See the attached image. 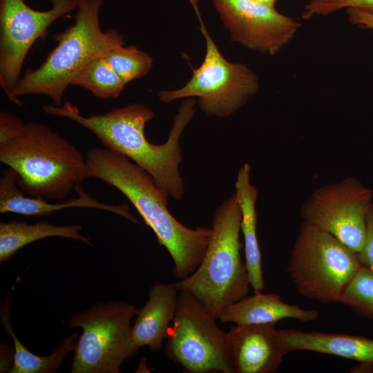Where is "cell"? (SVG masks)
I'll return each instance as SVG.
<instances>
[{"instance_id":"8","label":"cell","mask_w":373,"mask_h":373,"mask_svg":"<svg viewBox=\"0 0 373 373\" xmlns=\"http://www.w3.org/2000/svg\"><path fill=\"white\" fill-rule=\"evenodd\" d=\"M137 308L126 301L98 302L73 314L70 327H81L71 363L72 373H119L122 363L138 352L131 338Z\"/></svg>"},{"instance_id":"12","label":"cell","mask_w":373,"mask_h":373,"mask_svg":"<svg viewBox=\"0 0 373 373\" xmlns=\"http://www.w3.org/2000/svg\"><path fill=\"white\" fill-rule=\"evenodd\" d=\"M231 41L274 55L295 37L301 23L275 7L251 0H211Z\"/></svg>"},{"instance_id":"4","label":"cell","mask_w":373,"mask_h":373,"mask_svg":"<svg viewBox=\"0 0 373 373\" xmlns=\"http://www.w3.org/2000/svg\"><path fill=\"white\" fill-rule=\"evenodd\" d=\"M102 5L103 0H77L74 23L55 35L57 46L39 68L19 79L7 96L10 101L21 106L19 97L41 95L61 106L66 89L90 60L124 45V37L117 30L101 29Z\"/></svg>"},{"instance_id":"11","label":"cell","mask_w":373,"mask_h":373,"mask_svg":"<svg viewBox=\"0 0 373 373\" xmlns=\"http://www.w3.org/2000/svg\"><path fill=\"white\" fill-rule=\"evenodd\" d=\"M49 1L50 8L41 11L24 0H0V85L7 96L20 79L33 44L46 36L54 21L77 6V0Z\"/></svg>"},{"instance_id":"1","label":"cell","mask_w":373,"mask_h":373,"mask_svg":"<svg viewBox=\"0 0 373 373\" xmlns=\"http://www.w3.org/2000/svg\"><path fill=\"white\" fill-rule=\"evenodd\" d=\"M197 101L184 98L178 108L166 141L162 144L150 142L144 133L154 111L142 103H129L114 107L101 115L84 116L70 102L61 106L46 104L42 110L48 115L69 119L89 130L106 148L127 157L146 171L155 184L169 198H182L185 189L179 166L182 160L180 138L196 112Z\"/></svg>"},{"instance_id":"5","label":"cell","mask_w":373,"mask_h":373,"mask_svg":"<svg viewBox=\"0 0 373 373\" xmlns=\"http://www.w3.org/2000/svg\"><path fill=\"white\" fill-rule=\"evenodd\" d=\"M242 211L236 193L216 209L203 259L188 277L175 282L218 318L228 305L247 296L251 287L240 240Z\"/></svg>"},{"instance_id":"7","label":"cell","mask_w":373,"mask_h":373,"mask_svg":"<svg viewBox=\"0 0 373 373\" xmlns=\"http://www.w3.org/2000/svg\"><path fill=\"white\" fill-rule=\"evenodd\" d=\"M198 17L206 50L200 66L180 88L158 92L160 101L170 103L196 97L198 107L210 117H227L242 108L259 90V78L247 64L229 61L222 55L202 19L198 0H189Z\"/></svg>"},{"instance_id":"22","label":"cell","mask_w":373,"mask_h":373,"mask_svg":"<svg viewBox=\"0 0 373 373\" xmlns=\"http://www.w3.org/2000/svg\"><path fill=\"white\" fill-rule=\"evenodd\" d=\"M104 57L111 68L127 83L146 75L153 64L152 57L135 45L115 47Z\"/></svg>"},{"instance_id":"27","label":"cell","mask_w":373,"mask_h":373,"mask_svg":"<svg viewBox=\"0 0 373 373\" xmlns=\"http://www.w3.org/2000/svg\"><path fill=\"white\" fill-rule=\"evenodd\" d=\"M251 1L259 3H262L264 5H267L269 6H272V7H275V3L276 1V0H251Z\"/></svg>"},{"instance_id":"24","label":"cell","mask_w":373,"mask_h":373,"mask_svg":"<svg viewBox=\"0 0 373 373\" xmlns=\"http://www.w3.org/2000/svg\"><path fill=\"white\" fill-rule=\"evenodd\" d=\"M347 8H357L373 14V0H310L304 6L302 17L309 19Z\"/></svg>"},{"instance_id":"10","label":"cell","mask_w":373,"mask_h":373,"mask_svg":"<svg viewBox=\"0 0 373 373\" xmlns=\"http://www.w3.org/2000/svg\"><path fill=\"white\" fill-rule=\"evenodd\" d=\"M373 191L348 177L316 189L303 204V222L328 233L357 254L366 236Z\"/></svg>"},{"instance_id":"25","label":"cell","mask_w":373,"mask_h":373,"mask_svg":"<svg viewBox=\"0 0 373 373\" xmlns=\"http://www.w3.org/2000/svg\"><path fill=\"white\" fill-rule=\"evenodd\" d=\"M357 254L361 265L373 269V202L367 215L365 240L361 250Z\"/></svg>"},{"instance_id":"16","label":"cell","mask_w":373,"mask_h":373,"mask_svg":"<svg viewBox=\"0 0 373 373\" xmlns=\"http://www.w3.org/2000/svg\"><path fill=\"white\" fill-rule=\"evenodd\" d=\"M277 335L285 355L294 351H310L373 363V339L370 338L296 329H277Z\"/></svg>"},{"instance_id":"9","label":"cell","mask_w":373,"mask_h":373,"mask_svg":"<svg viewBox=\"0 0 373 373\" xmlns=\"http://www.w3.org/2000/svg\"><path fill=\"white\" fill-rule=\"evenodd\" d=\"M197 298L180 291L165 353L186 373H234L227 332Z\"/></svg>"},{"instance_id":"13","label":"cell","mask_w":373,"mask_h":373,"mask_svg":"<svg viewBox=\"0 0 373 373\" xmlns=\"http://www.w3.org/2000/svg\"><path fill=\"white\" fill-rule=\"evenodd\" d=\"M275 324L236 325L227 332L234 373H274L283 354Z\"/></svg>"},{"instance_id":"21","label":"cell","mask_w":373,"mask_h":373,"mask_svg":"<svg viewBox=\"0 0 373 373\" xmlns=\"http://www.w3.org/2000/svg\"><path fill=\"white\" fill-rule=\"evenodd\" d=\"M127 84L111 68L102 55L90 60L71 85L84 88L100 99H116Z\"/></svg>"},{"instance_id":"3","label":"cell","mask_w":373,"mask_h":373,"mask_svg":"<svg viewBox=\"0 0 373 373\" xmlns=\"http://www.w3.org/2000/svg\"><path fill=\"white\" fill-rule=\"evenodd\" d=\"M90 177L114 186L135 207L145 224L155 233L173 263L179 280L191 275L200 265L209 245L211 228L191 229L169 211V197L151 176L125 155L107 148L94 147L86 155Z\"/></svg>"},{"instance_id":"18","label":"cell","mask_w":373,"mask_h":373,"mask_svg":"<svg viewBox=\"0 0 373 373\" xmlns=\"http://www.w3.org/2000/svg\"><path fill=\"white\" fill-rule=\"evenodd\" d=\"M236 194L241 211V231L244 237L245 265L254 293L265 289L261 252L257 236L256 200L258 189L251 183V166L244 163L239 169L235 182Z\"/></svg>"},{"instance_id":"17","label":"cell","mask_w":373,"mask_h":373,"mask_svg":"<svg viewBox=\"0 0 373 373\" xmlns=\"http://www.w3.org/2000/svg\"><path fill=\"white\" fill-rule=\"evenodd\" d=\"M316 309H306L283 301L276 293H254L228 305L218 318L222 323H233L236 325L251 324H276L285 318L303 322L314 321L318 318Z\"/></svg>"},{"instance_id":"14","label":"cell","mask_w":373,"mask_h":373,"mask_svg":"<svg viewBox=\"0 0 373 373\" xmlns=\"http://www.w3.org/2000/svg\"><path fill=\"white\" fill-rule=\"evenodd\" d=\"M16 172L10 168L2 171L0 178V213H14L25 216H46L71 208L98 209L121 216L132 222L138 220L129 211L127 204L113 205L102 203L85 192L81 184L75 191L77 196L59 203H51L39 197H27L17 183Z\"/></svg>"},{"instance_id":"19","label":"cell","mask_w":373,"mask_h":373,"mask_svg":"<svg viewBox=\"0 0 373 373\" xmlns=\"http://www.w3.org/2000/svg\"><path fill=\"white\" fill-rule=\"evenodd\" d=\"M81 224L57 225L46 221L35 224L11 220L0 223V262L8 260L18 250L38 240L61 237L92 245L90 240L80 233Z\"/></svg>"},{"instance_id":"15","label":"cell","mask_w":373,"mask_h":373,"mask_svg":"<svg viewBox=\"0 0 373 373\" xmlns=\"http://www.w3.org/2000/svg\"><path fill=\"white\" fill-rule=\"evenodd\" d=\"M179 293L175 283L152 284L148 300L143 307L137 309L131 327V341L137 348L148 346L151 352L161 350L175 316Z\"/></svg>"},{"instance_id":"20","label":"cell","mask_w":373,"mask_h":373,"mask_svg":"<svg viewBox=\"0 0 373 373\" xmlns=\"http://www.w3.org/2000/svg\"><path fill=\"white\" fill-rule=\"evenodd\" d=\"M1 323L5 331L12 337L15 345L14 363L10 373H54L57 372L67 354L73 351L77 333L65 337L48 356H39L30 352L18 338L10 323L8 310L1 309Z\"/></svg>"},{"instance_id":"26","label":"cell","mask_w":373,"mask_h":373,"mask_svg":"<svg viewBox=\"0 0 373 373\" xmlns=\"http://www.w3.org/2000/svg\"><path fill=\"white\" fill-rule=\"evenodd\" d=\"M346 12L352 25L373 29V14L357 8H347Z\"/></svg>"},{"instance_id":"23","label":"cell","mask_w":373,"mask_h":373,"mask_svg":"<svg viewBox=\"0 0 373 373\" xmlns=\"http://www.w3.org/2000/svg\"><path fill=\"white\" fill-rule=\"evenodd\" d=\"M340 303L358 316L373 321V269L361 265L345 287Z\"/></svg>"},{"instance_id":"6","label":"cell","mask_w":373,"mask_h":373,"mask_svg":"<svg viewBox=\"0 0 373 373\" xmlns=\"http://www.w3.org/2000/svg\"><path fill=\"white\" fill-rule=\"evenodd\" d=\"M360 266L356 252L334 236L303 221L287 271L302 296L323 303H340Z\"/></svg>"},{"instance_id":"2","label":"cell","mask_w":373,"mask_h":373,"mask_svg":"<svg viewBox=\"0 0 373 373\" xmlns=\"http://www.w3.org/2000/svg\"><path fill=\"white\" fill-rule=\"evenodd\" d=\"M0 161L14 170L20 189L33 197L63 200L90 178L78 149L48 125L0 112Z\"/></svg>"}]
</instances>
